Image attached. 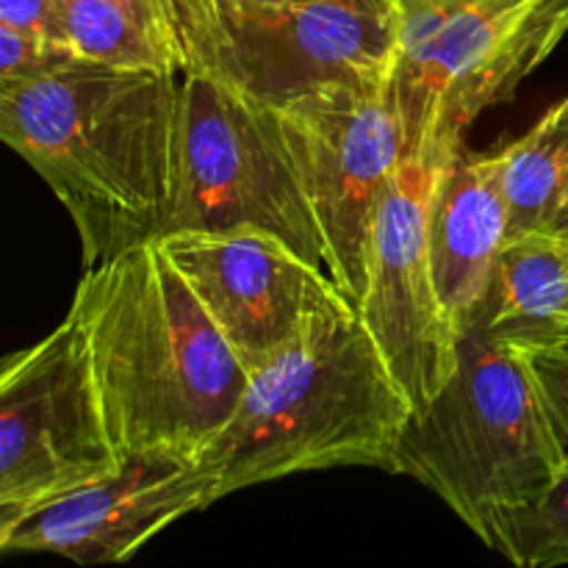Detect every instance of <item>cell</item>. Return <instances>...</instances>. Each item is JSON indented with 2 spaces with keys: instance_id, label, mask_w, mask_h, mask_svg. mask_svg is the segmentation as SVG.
I'll return each instance as SVG.
<instances>
[{
  "instance_id": "20",
  "label": "cell",
  "mask_w": 568,
  "mask_h": 568,
  "mask_svg": "<svg viewBox=\"0 0 568 568\" xmlns=\"http://www.w3.org/2000/svg\"><path fill=\"white\" fill-rule=\"evenodd\" d=\"M0 22L17 31L67 42L61 31L59 0H0Z\"/></svg>"
},
{
  "instance_id": "16",
  "label": "cell",
  "mask_w": 568,
  "mask_h": 568,
  "mask_svg": "<svg viewBox=\"0 0 568 568\" xmlns=\"http://www.w3.org/2000/svg\"><path fill=\"white\" fill-rule=\"evenodd\" d=\"M61 31L78 59L116 70H175L183 61L116 0H59Z\"/></svg>"
},
{
  "instance_id": "23",
  "label": "cell",
  "mask_w": 568,
  "mask_h": 568,
  "mask_svg": "<svg viewBox=\"0 0 568 568\" xmlns=\"http://www.w3.org/2000/svg\"><path fill=\"white\" fill-rule=\"evenodd\" d=\"M242 3H266V0H242Z\"/></svg>"
},
{
  "instance_id": "11",
  "label": "cell",
  "mask_w": 568,
  "mask_h": 568,
  "mask_svg": "<svg viewBox=\"0 0 568 568\" xmlns=\"http://www.w3.org/2000/svg\"><path fill=\"white\" fill-rule=\"evenodd\" d=\"M399 0H266L242 3L222 75L266 105L397 59Z\"/></svg>"
},
{
  "instance_id": "7",
  "label": "cell",
  "mask_w": 568,
  "mask_h": 568,
  "mask_svg": "<svg viewBox=\"0 0 568 568\" xmlns=\"http://www.w3.org/2000/svg\"><path fill=\"white\" fill-rule=\"evenodd\" d=\"M75 314L0 364V536L122 469Z\"/></svg>"
},
{
  "instance_id": "6",
  "label": "cell",
  "mask_w": 568,
  "mask_h": 568,
  "mask_svg": "<svg viewBox=\"0 0 568 568\" xmlns=\"http://www.w3.org/2000/svg\"><path fill=\"white\" fill-rule=\"evenodd\" d=\"M231 227H258L325 266L277 111L220 70L183 72L181 166L164 233Z\"/></svg>"
},
{
  "instance_id": "3",
  "label": "cell",
  "mask_w": 568,
  "mask_h": 568,
  "mask_svg": "<svg viewBox=\"0 0 568 568\" xmlns=\"http://www.w3.org/2000/svg\"><path fill=\"white\" fill-rule=\"evenodd\" d=\"M414 405L361 322L355 303L316 314L261 372L209 453L222 497L342 466L394 471Z\"/></svg>"
},
{
  "instance_id": "22",
  "label": "cell",
  "mask_w": 568,
  "mask_h": 568,
  "mask_svg": "<svg viewBox=\"0 0 568 568\" xmlns=\"http://www.w3.org/2000/svg\"><path fill=\"white\" fill-rule=\"evenodd\" d=\"M552 231H568V205H566V211H564V214H560V220L555 222V227H552Z\"/></svg>"
},
{
  "instance_id": "21",
  "label": "cell",
  "mask_w": 568,
  "mask_h": 568,
  "mask_svg": "<svg viewBox=\"0 0 568 568\" xmlns=\"http://www.w3.org/2000/svg\"><path fill=\"white\" fill-rule=\"evenodd\" d=\"M497 338L514 344L516 349H536V347H555V344H568V308L560 311V314H555L552 320L541 322V325L527 327V331L514 333V336H497Z\"/></svg>"
},
{
  "instance_id": "10",
  "label": "cell",
  "mask_w": 568,
  "mask_h": 568,
  "mask_svg": "<svg viewBox=\"0 0 568 568\" xmlns=\"http://www.w3.org/2000/svg\"><path fill=\"white\" fill-rule=\"evenodd\" d=\"M159 244L250 377L270 366L316 314L349 300L325 266L258 227L175 231L159 236Z\"/></svg>"
},
{
  "instance_id": "19",
  "label": "cell",
  "mask_w": 568,
  "mask_h": 568,
  "mask_svg": "<svg viewBox=\"0 0 568 568\" xmlns=\"http://www.w3.org/2000/svg\"><path fill=\"white\" fill-rule=\"evenodd\" d=\"M568 460V344L521 349Z\"/></svg>"
},
{
  "instance_id": "2",
  "label": "cell",
  "mask_w": 568,
  "mask_h": 568,
  "mask_svg": "<svg viewBox=\"0 0 568 568\" xmlns=\"http://www.w3.org/2000/svg\"><path fill=\"white\" fill-rule=\"evenodd\" d=\"M70 314L122 460L203 458L236 416L250 372L159 239L83 266Z\"/></svg>"
},
{
  "instance_id": "13",
  "label": "cell",
  "mask_w": 568,
  "mask_h": 568,
  "mask_svg": "<svg viewBox=\"0 0 568 568\" xmlns=\"http://www.w3.org/2000/svg\"><path fill=\"white\" fill-rule=\"evenodd\" d=\"M510 239L503 150H460L449 161L430 214V258L455 333L477 327Z\"/></svg>"
},
{
  "instance_id": "14",
  "label": "cell",
  "mask_w": 568,
  "mask_h": 568,
  "mask_svg": "<svg viewBox=\"0 0 568 568\" xmlns=\"http://www.w3.org/2000/svg\"><path fill=\"white\" fill-rule=\"evenodd\" d=\"M568 308V231L510 236L477 327L494 336L536 327Z\"/></svg>"
},
{
  "instance_id": "1",
  "label": "cell",
  "mask_w": 568,
  "mask_h": 568,
  "mask_svg": "<svg viewBox=\"0 0 568 568\" xmlns=\"http://www.w3.org/2000/svg\"><path fill=\"white\" fill-rule=\"evenodd\" d=\"M183 72L75 61L0 87V139L70 214L83 266L164 236L181 166Z\"/></svg>"
},
{
  "instance_id": "15",
  "label": "cell",
  "mask_w": 568,
  "mask_h": 568,
  "mask_svg": "<svg viewBox=\"0 0 568 568\" xmlns=\"http://www.w3.org/2000/svg\"><path fill=\"white\" fill-rule=\"evenodd\" d=\"M499 150L510 236L552 231L568 205V92Z\"/></svg>"
},
{
  "instance_id": "18",
  "label": "cell",
  "mask_w": 568,
  "mask_h": 568,
  "mask_svg": "<svg viewBox=\"0 0 568 568\" xmlns=\"http://www.w3.org/2000/svg\"><path fill=\"white\" fill-rule=\"evenodd\" d=\"M75 50L59 39H44L37 33L17 31L0 22V87L33 81L75 64Z\"/></svg>"
},
{
  "instance_id": "8",
  "label": "cell",
  "mask_w": 568,
  "mask_h": 568,
  "mask_svg": "<svg viewBox=\"0 0 568 568\" xmlns=\"http://www.w3.org/2000/svg\"><path fill=\"white\" fill-rule=\"evenodd\" d=\"M272 109L314 209L327 275L355 303L364 292L377 197L408 153L397 100V59Z\"/></svg>"
},
{
  "instance_id": "5",
  "label": "cell",
  "mask_w": 568,
  "mask_h": 568,
  "mask_svg": "<svg viewBox=\"0 0 568 568\" xmlns=\"http://www.w3.org/2000/svg\"><path fill=\"white\" fill-rule=\"evenodd\" d=\"M568 33V0H399L397 100L405 150L466 144Z\"/></svg>"
},
{
  "instance_id": "17",
  "label": "cell",
  "mask_w": 568,
  "mask_h": 568,
  "mask_svg": "<svg viewBox=\"0 0 568 568\" xmlns=\"http://www.w3.org/2000/svg\"><path fill=\"white\" fill-rule=\"evenodd\" d=\"M486 547L521 568L568 564V460L541 497L499 516Z\"/></svg>"
},
{
  "instance_id": "4",
  "label": "cell",
  "mask_w": 568,
  "mask_h": 568,
  "mask_svg": "<svg viewBox=\"0 0 568 568\" xmlns=\"http://www.w3.org/2000/svg\"><path fill=\"white\" fill-rule=\"evenodd\" d=\"M564 466L525 353L471 327L442 392L410 414L392 475L430 488L486 544L499 516L541 497Z\"/></svg>"
},
{
  "instance_id": "12",
  "label": "cell",
  "mask_w": 568,
  "mask_h": 568,
  "mask_svg": "<svg viewBox=\"0 0 568 568\" xmlns=\"http://www.w3.org/2000/svg\"><path fill=\"white\" fill-rule=\"evenodd\" d=\"M220 471L178 453H142L116 475L53 499L0 536L3 555H59L78 566L131 560L159 532L220 503Z\"/></svg>"
},
{
  "instance_id": "9",
  "label": "cell",
  "mask_w": 568,
  "mask_h": 568,
  "mask_svg": "<svg viewBox=\"0 0 568 568\" xmlns=\"http://www.w3.org/2000/svg\"><path fill=\"white\" fill-rule=\"evenodd\" d=\"M466 144L405 153L383 186L366 244L361 322L408 394L425 408L458 364V333L444 311L430 258V214L449 161Z\"/></svg>"
}]
</instances>
